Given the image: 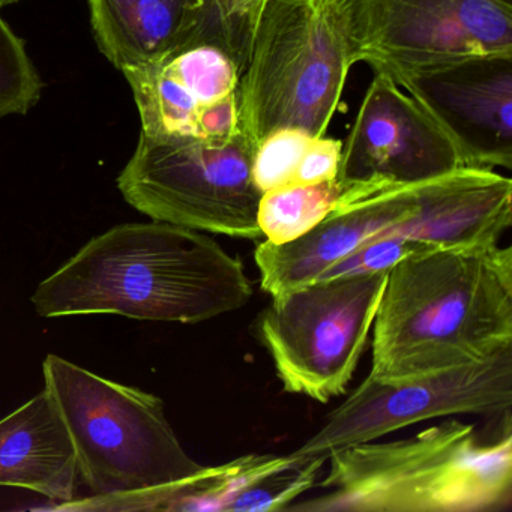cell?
<instances>
[{
	"label": "cell",
	"mask_w": 512,
	"mask_h": 512,
	"mask_svg": "<svg viewBox=\"0 0 512 512\" xmlns=\"http://www.w3.org/2000/svg\"><path fill=\"white\" fill-rule=\"evenodd\" d=\"M254 289L239 257L176 224H122L92 238L38 286V316L118 314L200 323L239 310Z\"/></svg>",
	"instance_id": "1"
},
{
	"label": "cell",
	"mask_w": 512,
	"mask_h": 512,
	"mask_svg": "<svg viewBox=\"0 0 512 512\" xmlns=\"http://www.w3.org/2000/svg\"><path fill=\"white\" fill-rule=\"evenodd\" d=\"M511 346V248H437L389 269L368 376L380 382L427 376Z\"/></svg>",
	"instance_id": "2"
},
{
	"label": "cell",
	"mask_w": 512,
	"mask_h": 512,
	"mask_svg": "<svg viewBox=\"0 0 512 512\" xmlns=\"http://www.w3.org/2000/svg\"><path fill=\"white\" fill-rule=\"evenodd\" d=\"M328 493L290 505L302 512H487L511 503L512 436L481 443L472 424L448 419L415 436L358 443L328 458Z\"/></svg>",
	"instance_id": "3"
},
{
	"label": "cell",
	"mask_w": 512,
	"mask_h": 512,
	"mask_svg": "<svg viewBox=\"0 0 512 512\" xmlns=\"http://www.w3.org/2000/svg\"><path fill=\"white\" fill-rule=\"evenodd\" d=\"M43 373L70 433L80 481L97 497L95 508L169 511L205 470L182 448L157 395L58 355H47Z\"/></svg>",
	"instance_id": "4"
},
{
	"label": "cell",
	"mask_w": 512,
	"mask_h": 512,
	"mask_svg": "<svg viewBox=\"0 0 512 512\" xmlns=\"http://www.w3.org/2000/svg\"><path fill=\"white\" fill-rule=\"evenodd\" d=\"M352 67L340 0H269L239 77L242 134L256 148L286 128L325 137Z\"/></svg>",
	"instance_id": "5"
},
{
	"label": "cell",
	"mask_w": 512,
	"mask_h": 512,
	"mask_svg": "<svg viewBox=\"0 0 512 512\" xmlns=\"http://www.w3.org/2000/svg\"><path fill=\"white\" fill-rule=\"evenodd\" d=\"M256 145L232 139H160L140 133L118 178L128 205L154 221L230 238H262L253 181Z\"/></svg>",
	"instance_id": "6"
},
{
	"label": "cell",
	"mask_w": 512,
	"mask_h": 512,
	"mask_svg": "<svg viewBox=\"0 0 512 512\" xmlns=\"http://www.w3.org/2000/svg\"><path fill=\"white\" fill-rule=\"evenodd\" d=\"M388 272L311 281L272 296L259 337L289 394L319 403L346 392L367 349Z\"/></svg>",
	"instance_id": "7"
},
{
	"label": "cell",
	"mask_w": 512,
	"mask_h": 512,
	"mask_svg": "<svg viewBox=\"0 0 512 512\" xmlns=\"http://www.w3.org/2000/svg\"><path fill=\"white\" fill-rule=\"evenodd\" d=\"M350 61L398 83L464 59L512 56V0H340Z\"/></svg>",
	"instance_id": "8"
},
{
	"label": "cell",
	"mask_w": 512,
	"mask_h": 512,
	"mask_svg": "<svg viewBox=\"0 0 512 512\" xmlns=\"http://www.w3.org/2000/svg\"><path fill=\"white\" fill-rule=\"evenodd\" d=\"M512 404V346L491 358L427 376L364 382L329 413L290 457L296 466L326 463L334 452L428 419L493 415Z\"/></svg>",
	"instance_id": "9"
},
{
	"label": "cell",
	"mask_w": 512,
	"mask_h": 512,
	"mask_svg": "<svg viewBox=\"0 0 512 512\" xmlns=\"http://www.w3.org/2000/svg\"><path fill=\"white\" fill-rule=\"evenodd\" d=\"M460 169L467 167L436 122L397 83L374 74L341 142L337 179L371 196Z\"/></svg>",
	"instance_id": "10"
},
{
	"label": "cell",
	"mask_w": 512,
	"mask_h": 512,
	"mask_svg": "<svg viewBox=\"0 0 512 512\" xmlns=\"http://www.w3.org/2000/svg\"><path fill=\"white\" fill-rule=\"evenodd\" d=\"M449 137L467 169L511 170L512 56H481L397 83Z\"/></svg>",
	"instance_id": "11"
},
{
	"label": "cell",
	"mask_w": 512,
	"mask_h": 512,
	"mask_svg": "<svg viewBox=\"0 0 512 512\" xmlns=\"http://www.w3.org/2000/svg\"><path fill=\"white\" fill-rule=\"evenodd\" d=\"M124 76L145 136L227 140L241 131L236 98L241 74L217 47H188Z\"/></svg>",
	"instance_id": "12"
},
{
	"label": "cell",
	"mask_w": 512,
	"mask_h": 512,
	"mask_svg": "<svg viewBox=\"0 0 512 512\" xmlns=\"http://www.w3.org/2000/svg\"><path fill=\"white\" fill-rule=\"evenodd\" d=\"M79 484L70 433L46 388L0 419V487L25 488L71 503Z\"/></svg>",
	"instance_id": "13"
},
{
	"label": "cell",
	"mask_w": 512,
	"mask_h": 512,
	"mask_svg": "<svg viewBox=\"0 0 512 512\" xmlns=\"http://www.w3.org/2000/svg\"><path fill=\"white\" fill-rule=\"evenodd\" d=\"M101 53L121 71L169 58L184 47L193 0H88Z\"/></svg>",
	"instance_id": "14"
},
{
	"label": "cell",
	"mask_w": 512,
	"mask_h": 512,
	"mask_svg": "<svg viewBox=\"0 0 512 512\" xmlns=\"http://www.w3.org/2000/svg\"><path fill=\"white\" fill-rule=\"evenodd\" d=\"M356 188L340 179L313 185H289L263 193L257 224L265 241L289 244L316 229L332 212L361 200Z\"/></svg>",
	"instance_id": "15"
},
{
	"label": "cell",
	"mask_w": 512,
	"mask_h": 512,
	"mask_svg": "<svg viewBox=\"0 0 512 512\" xmlns=\"http://www.w3.org/2000/svg\"><path fill=\"white\" fill-rule=\"evenodd\" d=\"M266 4L268 0H193L190 31L182 50L217 47L232 59L239 74L244 73Z\"/></svg>",
	"instance_id": "16"
},
{
	"label": "cell",
	"mask_w": 512,
	"mask_h": 512,
	"mask_svg": "<svg viewBox=\"0 0 512 512\" xmlns=\"http://www.w3.org/2000/svg\"><path fill=\"white\" fill-rule=\"evenodd\" d=\"M296 466L289 454H248L206 467L169 506V511H226L260 479Z\"/></svg>",
	"instance_id": "17"
},
{
	"label": "cell",
	"mask_w": 512,
	"mask_h": 512,
	"mask_svg": "<svg viewBox=\"0 0 512 512\" xmlns=\"http://www.w3.org/2000/svg\"><path fill=\"white\" fill-rule=\"evenodd\" d=\"M43 86L25 43L0 14V118L26 115L40 101Z\"/></svg>",
	"instance_id": "18"
},
{
	"label": "cell",
	"mask_w": 512,
	"mask_h": 512,
	"mask_svg": "<svg viewBox=\"0 0 512 512\" xmlns=\"http://www.w3.org/2000/svg\"><path fill=\"white\" fill-rule=\"evenodd\" d=\"M310 134L286 128L260 140L253 157V181L260 193L289 187L311 140Z\"/></svg>",
	"instance_id": "19"
},
{
	"label": "cell",
	"mask_w": 512,
	"mask_h": 512,
	"mask_svg": "<svg viewBox=\"0 0 512 512\" xmlns=\"http://www.w3.org/2000/svg\"><path fill=\"white\" fill-rule=\"evenodd\" d=\"M323 464L320 461L272 473L239 494L229 512L284 511L314 484Z\"/></svg>",
	"instance_id": "20"
},
{
	"label": "cell",
	"mask_w": 512,
	"mask_h": 512,
	"mask_svg": "<svg viewBox=\"0 0 512 512\" xmlns=\"http://www.w3.org/2000/svg\"><path fill=\"white\" fill-rule=\"evenodd\" d=\"M341 140L314 137L302 157L293 185H313L332 181L340 169Z\"/></svg>",
	"instance_id": "21"
},
{
	"label": "cell",
	"mask_w": 512,
	"mask_h": 512,
	"mask_svg": "<svg viewBox=\"0 0 512 512\" xmlns=\"http://www.w3.org/2000/svg\"><path fill=\"white\" fill-rule=\"evenodd\" d=\"M17 0H0V5L2 4H14Z\"/></svg>",
	"instance_id": "22"
},
{
	"label": "cell",
	"mask_w": 512,
	"mask_h": 512,
	"mask_svg": "<svg viewBox=\"0 0 512 512\" xmlns=\"http://www.w3.org/2000/svg\"><path fill=\"white\" fill-rule=\"evenodd\" d=\"M268 2H269V0H268Z\"/></svg>",
	"instance_id": "23"
}]
</instances>
